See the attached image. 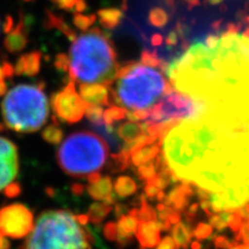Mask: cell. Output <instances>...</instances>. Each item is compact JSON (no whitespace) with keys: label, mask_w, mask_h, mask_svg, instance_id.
<instances>
[{"label":"cell","mask_w":249,"mask_h":249,"mask_svg":"<svg viewBox=\"0 0 249 249\" xmlns=\"http://www.w3.org/2000/svg\"><path fill=\"white\" fill-rule=\"evenodd\" d=\"M163 157L180 181L217 193L223 211L249 202V120L182 121L165 134Z\"/></svg>","instance_id":"cell-1"},{"label":"cell","mask_w":249,"mask_h":249,"mask_svg":"<svg viewBox=\"0 0 249 249\" xmlns=\"http://www.w3.org/2000/svg\"><path fill=\"white\" fill-rule=\"evenodd\" d=\"M175 89L199 103L201 115L249 120V38L240 34L208 36L168 66Z\"/></svg>","instance_id":"cell-2"},{"label":"cell","mask_w":249,"mask_h":249,"mask_svg":"<svg viewBox=\"0 0 249 249\" xmlns=\"http://www.w3.org/2000/svg\"><path fill=\"white\" fill-rule=\"evenodd\" d=\"M73 42L69 70L74 82L103 85L114 82L120 67L113 47L102 31L92 28Z\"/></svg>","instance_id":"cell-3"},{"label":"cell","mask_w":249,"mask_h":249,"mask_svg":"<svg viewBox=\"0 0 249 249\" xmlns=\"http://www.w3.org/2000/svg\"><path fill=\"white\" fill-rule=\"evenodd\" d=\"M90 231L66 210L45 211L27 236L22 249H91Z\"/></svg>","instance_id":"cell-4"},{"label":"cell","mask_w":249,"mask_h":249,"mask_svg":"<svg viewBox=\"0 0 249 249\" xmlns=\"http://www.w3.org/2000/svg\"><path fill=\"white\" fill-rule=\"evenodd\" d=\"M114 81L113 97L131 112L150 110L170 89L159 71L143 64L121 67Z\"/></svg>","instance_id":"cell-5"},{"label":"cell","mask_w":249,"mask_h":249,"mask_svg":"<svg viewBox=\"0 0 249 249\" xmlns=\"http://www.w3.org/2000/svg\"><path fill=\"white\" fill-rule=\"evenodd\" d=\"M5 126L20 133L40 130L49 116V102L42 85L20 84L6 92L1 103Z\"/></svg>","instance_id":"cell-6"},{"label":"cell","mask_w":249,"mask_h":249,"mask_svg":"<svg viewBox=\"0 0 249 249\" xmlns=\"http://www.w3.org/2000/svg\"><path fill=\"white\" fill-rule=\"evenodd\" d=\"M109 151V145L102 136L92 132H77L60 144L57 161L66 174L75 178H88L103 168Z\"/></svg>","instance_id":"cell-7"},{"label":"cell","mask_w":249,"mask_h":249,"mask_svg":"<svg viewBox=\"0 0 249 249\" xmlns=\"http://www.w3.org/2000/svg\"><path fill=\"white\" fill-rule=\"evenodd\" d=\"M202 112L204 108L191 97L178 90H169L147 110L144 126H158L162 130L174 122L196 119Z\"/></svg>","instance_id":"cell-8"},{"label":"cell","mask_w":249,"mask_h":249,"mask_svg":"<svg viewBox=\"0 0 249 249\" xmlns=\"http://www.w3.org/2000/svg\"><path fill=\"white\" fill-rule=\"evenodd\" d=\"M35 227L34 214L22 204L0 209V235L13 239L27 237Z\"/></svg>","instance_id":"cell-9"},{"label":"cell","mask_w":249,"mask_h":249,"mask_svg":"<svg viewBox=\"0 0 249 249\" xmlns=\"http://www.w3.org/2000/svg\"><path fill=\"white\" fill-rule=\"evenodd\" d=\"M52 107L56 116L70 124L79 122L85 115L88 108L79 93L76 91L73 80L53 97Z\"/></svg>","instance_id":"cell-10"},{"label":"cell","mask_w":249,"mask_h":249,"mask_svg":"<svg viewBox=\"0 0 249 249\" xmlns=\"http://www.w3.org/2000/svg\"><path fill=\"white\" fill-rule=\"evenodd\" d=\"M18 169L17 147L11 140L0 136V191L14 182Z\"/></svg>","instance_id":"cell-11"},{"label":"cell","mask_w":249,"mask_h":249,"mask_svg":"<svg viewBox=\"0 0 249 249\" xmlns=\"http://www.w3.org/2000/svg\"><path fill=\"white\" fill-rule=\"evenodd\" d=\"M79 96L88 107L109 105V91L103 84L83 83L79 88Z\"/></svg>","instance_id":"cell-12"},{"label":"cell","mask_w":249,"mask_h":249,"mask_svg":"<svg viewBox=\"0 0 249 249\" xmlns=\"http://www.w3.org/2000/svg\"><path fill=\"white\" fill-rule=\"evenodd\" d=\"M138 224V218L129 213L119 218L118 222H116V232H118V236H116L115 242L120 248H124L132 243L133 237L137 231Z\"/></svg>","instance_id":"cell-13"},{"label":"cell","mask_w":249,"mask_h":249,"mask_svg":"<svg viewBox=\"0 0 249 249\" xmlns=\"http://www.w3.org/2000/svg\"><path fill=\"white\" fill-rule=\"evenodd\" d=\"M160 230L156 221H140L135 232L142 249H152L160 242Z\"/></svg>","instance_id":"cell-14"},{"label":"cell","mask_w":249,"mask_h":249,"mask_svg":"<svg viewBox=\"0 0 249 249\" xmlns=\"http://www.w3.org/2000/svg\"><path fill=\"white\" fill-rule=\"evenodd\" d=\"M42 54L38 51L31 52L21 56L16 65L15 71L18 75L25 74L27 76H35L40 71Z\"/></svg>","instance_id":"cell-15"},{"label":"cell","mask_w":249,"mask_h":249,"mask_svg":"<svg viewBox=\"0 0 249 249\" xmlns=\"http://www.w3.org/2000/svg\"><path fill=\"white\" fill-rule=\"evenodd\" d=\"M26 44L27 38L24 30V24H23V21L20 20L19 25L15 28V30L10 31L7 34L4 40V46L10 52L16 53L24 49Z\"/></svg>","instance_id":"cell-16"},{"label":"cell","mask_w":249,"mask_h":249,"mask_svg":"<svg viewBox=\"0 0 249 249\" xmlns=\"http://www.w3.org/2000/svg\"><path fill=\"white\" fill-rule=\"evenodd\" d=\"M192 224L185 222H178L174 225L171 233L178 249H188L192 240Z\"/></svg>","instance_id":"cell-17"},{"label":"cell","mask_w":249,"mask_h":249,"mask_svg":"<svg viewBox=\"0 0 249 249\" xmlns=\"http://www.w3.org/2000/svg\"><path fill=\"white\" fill-rule=\"evenodd\" d=\"M112 180L110 177L101 178L95 184H89L87 187L89 196L96 200L104 201L112 193Z\"/></svg>","instance_id":"cell-18"},{"label":"cell","mask_w":249,"mask_h":249,"mask_svg":"<svg viewBox=\"0 0 249 249\" xmlns=\"http://www.w3.org/2000/svg\"><path fill=\"white\" fill-rule=\"evenodd\" d=\"M159 154L158 144H146L132 152L130 156V162L134 166H140L146 162H150L157 157Z\"/></svg>","instance_id":"cell-19"},{"label":"cell","mask_w":249,"mask_h":249,"mask_svg":"<svg viewBox=\"0 0 249 249\" xmlns=\"http://www.w3.org/2000/svg\"><path fill=\"white\" fill-rule=\"evenodd\" d=\"M145 126L135 124L133 122H129L126 124H123L118 129V135L124 140L126 144L134 143L138 138L142 137L143 134V130Z\"/></svg>","instance_id":"cell-20"},{"label":"cell","mask_w":249,"mask_h":249,"mask_svg":"<svg viewBox=\"0 0 249 249\" xmlns=\"http://www.w3.org/2000/svg\"><path fill=\"white\" fill-rule=\"evenodd\" d=\"M114 193L124 198L133 196L137 191V185L133 178L128 176H121L114 182Z\"/></svg>","instance_id":"cell-21"},{"label":"cell","mask_w":249,"mask_h":249,"mask_svg":"<svg viewBox=\"0 0 249 249\" xmlns=\"http://www.w3.org/2000/svg\"><path fill=\"white\" fill-rule=\"evenodd\" d=\"M112 206L106 204V202H93L89 207L88 216L89 221L93 225H101L106 216L112 211Z\"/></svg>","instance_id":"cell-22"},{"label":"cell","mask_w":249,"mask_h":249,"mask_svg":"<svg viewBox=\"0 0 249 249\" xmlns=\"http://www.w3.org/2000/svg\"><path fill=\"white\" fill-rule=\"evenodd\" d=\"M100 24L106 28H114L123 17V13L118 9H104L98 12Z\"/></svg>","instance_id":"cell-23"},{"label":"cell","mask_w":249,"mask_h":249,"mask_svg":"<svg viewBox=\"0 0 249 249\" xmlns=\"http://www.w3.org/2000/svg\"><path fill=\"white\" fill-rule=\"evenodd\" d=\"M138 219L140 221H156L157 220V212L151 207L145 199V196H140V208L138 209Z\"/></svg>","instance_id":"cell-24"},{"label":"cell","mask_w":249,"mask_h":249,"mask_svg":"<svg viewBox=\"0 0 249 249\" xmlns=\"http://www.w3.org/2000/svg\"><path fill=\"white\" fill-rule=\"evenodd\" d=\"M232 212L229 211H222L220 213L213 214L212 216L209 217V224L211 225L213 229H215L218 231H222L224 229H227L229 225V220L231 216Z\"/></svg>","instance_id":"cell-25"},{"label":"cell","mask_w":249,"mask_h":249,"mask_svg":"<svg viewBox=\"0 0 249 249\" xmlns=\"http://www.w3.org/2000/svg\"><path fill=\"white\" fill-rule=\"evenodd\" d=\"M127 116V111L124 108L119 106H111L103 113V121L106 124H113L114 122L121 121Z\"/></svg>","instance_id":"cell-26"},{"label":"cell","mask_w":249,"mask_h":249,"mask_svg":"<svg viewBox=\"0 0 249 249\" xmlns=\"http://www.w3.org/2000/svg\"><path fill=\"white\" fill-rule=\"evenodd\" d=\"M42 136L47 142H50L52 144H58L61 142L64 133H62V130L56 124H53L43 131Z\"/></svg>","instance_id":"cell-27"},{"label":"cell","mask_w":249,"mask_h":249,"mask_svg":"<svg viewBox=\"0 0 249 249\" xmlns=\"http://www.w3.org/2000/svg\"><path fill=\"white\" fill-rule=\"evenodd\" d=\"M137 175L140 180L145 181V183L150 182L151 180L157 176V169L155 166V162L152 160L150 162H146L144 164L137 167Z\"/></svg>","instance_id":"cell-28"},{"label":"cell","mask_w":249,"mask_h":249,"mask_svg":"<svg viewBox=\"0 0 249 249\" xmlns=\"http://www.w3.org/2000/svg\"><path fill=\"white\" fill-rule=\"evenodd\" d=\"M48 20H49V25L50 27H56L59 30H61L62 33H65L67 35V36L70 38L71 41H74L76 38V36L74 34V31L70 28L69 26H67L66 23L62 21L61 19H59L56 16H54L53 14H49L48 16Z\"/></svg>","instance_id":"cell-29"},{"label":"cell","mask_w":249,"mask_h":249,"mask_svg":"<svg viewBox=\"0 0 249 249\" xmlns=\"http://www.w3.org/2000/svg\"><path fill=\"white\" fill-rule=\"evenodd\" d=\"M213 233V228L210 224L200 222L192 231V236L197 241H204L209 239Z\"/></svg>","instance_id":"cell-30"},{"label":"cell","mask_w":249,"mask_h":249,"mask_svg":"<svg viewBox=\"0 0 249 249\" xmlns=\"http://www.w3.org/2000/svg\"><path fill=\"white\" fill-rule=\"evenodd\" d=\"M103 109L101 106H89L85 110V116L93 124H99L103 122Z\"/></svg>","instance_id":"cell-31"},{"label":"cell","mask_w":249,"mask_h":249,"mask_svg":"<svg viewBox=\"0 0 249 249\" xmlns=\"http://www.w3.org/2000/svg\"><path fill=\"white\" fill-rule=\"evenodd\" d=\"M96 21V16H83L81 14H76L74 18V24L81 30H87Z\"/></svg>","instance_id":"cell-32"},{"label":"cell","mask_w":249,"mask_h":249,"mask_svg":"<svg viewBox=\"0 0 249 249\" xmlns=\"http://www.w3.org/2000/svg\"><path fill=\"white\" fill-rule=\"evenodd\" d=\"M150 20L156 26H163L167 21L166 14L164 11H162L160 9L153 10L150 14Z\"/></svg>","instance_id":"cell-33"},{"label":"cell","mask_w":249,"mask_h":249,"mask_svg":"<svg viewBox=\"0 0 249 249\" xmlns=\"http://www.w3.org/2000/svg\"><path fill=\"white\" fill-rule=\"evenodd\" d=\"M213 243L216 247V249H230L231 247H232L233 245L238 244L235 240L231 241L225 236H215L213 238Z\"/></svg>","instance_id":"cell-34"},{"label":"cell","mask_w":249,"mask_h":249,"mask_svg":"<svg viewBox=\"0 0 249 249\" xmlns=\"http://www.w3.org/2000/svg\"><path fill=\"white\" fill-rule=\"evenodd\" d=\"M103 233H104V237L108 241H110V242H115L116 236H118V232H116V223L113 221L107 222L103 229Z\"/></svg>","instance_id":"cell-35"},{"label":"cell","mask_w":249,"mask_h":249,"mask_svg":"<svg viewBox=\"0 0 249 249\" xmlns=\"http://www.w3.org/2000/svg\"><path fill=\"white\" fill-rule=\"evenodd\" d=\"M21 191H22V188L19 183H11L10 185H7L5 187V189L3 190L5 196L9 197V198H15L19 196L21 194Z\"/></svg>","instance_id":"cell-36"},{"label":"cell","mask_w":249,"mask_h":249,"mask_svg":"<svg viewBox=\"0 0 249 249\" xmlns=\"http://www.w3.org/2000/svg\"><path fill=\"white\" fill-rule=\"evenodd\" d=\"M244 222H245V221H243L242 219H241V218H240L235 212H232V213H231V218H230V220H229L228 225H229L230 229H231L233 232L238 233L239 231L241 230V228H242V225H243Z\"/></svg>","instance_id":"cell-37"},{"label":"cell","mask_w":249,"mask_h":249,"mask_svg":"<svg viewBox=\"0 0 249 249\" xmlns=\"http://www.w3.org/2000/svg\"><path fill=\"white\" fill-rule=\"evenodd\" d=\"M142 64L146 65V66H150V67H156L159 65V59L158 57L155 55L153 53L150 52H146L144 51L142 55Z\"/></svg>","instance_id":"cell-38"},{"label":"cell","mask_w":249,"mask_h":249,"mask_svg":"<svg viewBox=\"0 0 249 249\" xmlns=\"http://www.w3.org/2000/svg\"><path fill=\"white\" fill-rule=\"evenodd\" d=\"M156 249H178L174 238L171 236H166L160 240L159 244L156 246Z\"/></svg>","instance_id":"cell-39"},{"label":"cell","mask_w":249,"mask_h":249,"mask_svg":"<svg viewBox=\"0 0 249 249\" xmlns=\"http://www.w3.org/2000/svg\"><path fill=\"white\" fill-rule=\"evenodd\" d=\"M54 3H56L60 9L68 11H76V6L78 0H52Z\"/></svg>","instance_id":"cell-40"},{"label":"cell","mask_w":249,"mask_h":249,"mask_svg":"<svg viewBox=\"0 0 249 249\" xmlns=\"http://www.w3.org/2000/svg\"><path fill=\"white\" fill-rule=\"evenodd\" d=\"M233 212H235L243 221H248L249 220V202L237 208Z\"/></svg>","instance_id":"cell-41"},{"label":"cell","mask_w":249,"mask_h":249,"mask_svg":"<svg viewBox=\"0 0 249 249\" xmlns=\"http://www.w3.org/2000/svg\"><path fill=\"white\" fill-rule=\"evenodd\" d=\"M159 191H160V189L158 188V187H156L155 185L150 184V183H147L144 187V194L146 196V197L150 198V199L156 198V196H157V194L159 193Z\"/></svg>","instance_id":"cell-42"},{"label":"cell","mask_w":249,"mask_h":249,"mask_svg":"<svg viewBox=\"0 0 249 249\" xmlns=\"http://www.w3.org/2000/svg\"><path fill=\"white\" fill-rule=\"evenodd\" d=\"M55 66L64 71H68L69 70V58L65 54H59L55 61Z\"/></svg>","instance_id":"cell-43"},{"label":"cell","mask_w":249,"mask_h":249,"mask_svg":"<svg viewBox=\"0 0 249 249\" xmlns=\"http://www.w3.org/2000/svg\"><path fill=\"white\" fill-rule=\"evenodd\" d=\"M199 207L201 208L202 211H204V212L206 213V215H208L209 217L212 216V215L214 214V213L212 212V210H211V206H210L209 199H202V200H200Z\"/></svg>","instance_id":"cell-44"},{"label":"cell","mask_w":249,"mask_h":249,"mask_svg":"<svg viewBox=\"0 0 249 249\" xmlns=\"http://www.w3.org/2000/svg\"><path fill=\"white\" fill-rule=\"evenodd\" d=\"M114 212H115V216L120 218L121 216L127 214L129 212V210L127 209L126 206L123 204H116L114 207Z\"/></svg>","instance_id":"cell-45"},{"label":"cell","mask_w":249,"mask_h":249,"mask_svg":"<svg viewBox=\"0 0 249 249\" xmlns=\"http://www.w3.org/2000/svg\"><path fill=\"white\" fill-rule=\"evenodd\" d=\"M71 191L75 196H82L84 192V186L81 184H73L71 186Z\"/></svg>","instance_id":"cell-46"},{"label":"cell","mask_w":249,"mask_h":249,"mask_svg":"<svg viewBox=\"0 0 249 249\" xmlns=\"http://www.w3.org/2000/svg\"><path fill=\"white\" fill-rule=\"evenodd\" d=\"M76 218H77V221L79 222V224H81L82 227H87L88 223L89 222V216H88V214L76 215Z\"/></svg>","instance_id":"cell-47"},{"label":"cell","mask_w":249,"mask_h":249,"mask_svg":"<svg viewBox=\"0 0 249 249\" xmlns=\"http://www.w3.org/2000/svg\"><path fill=\"white\" fill-rule=\"evenodd\" d=\"M101 178L102 177H101V175L99 173H93L88 177V181L89 184H95L100 180Z\"/></svg>","instance_id":"cell-48"},{"label":"cell","mask_w":249,"mask_h":249,"mask_svg":"<svg viewBox=\"0 0 249 249\" xmlns=\"http://www.w3.org/2000/svg\"><path fill=\"white\" fill-rule=\"evenodd\" d=\"M11 244L9 241L5 239V237L0 235V249H10Z\"/></svg>","instance_id":"cell-49"},{"label":"cell","mask_w":249,"mask_h":249,"mask_svg":"<svg viewBox=\"0 0 249 249\" xmlns=\"http://www.w3.org/2000/svg\"><path fill=\"white\" fill-rule=\"evenodd\" d=\"M6 89H7V88H6V84L4 83V81L0 82V96H3Z\"/></svg>","instance_id":"cell-50"},{"label":"cell","mask_w":249,"mask_h":249,"mask_svg":"<svg viewBox=\"0 0 249 249\" xmlns=\"http://www.w3.org/2000/svg\"><path fill=\"white\" fill-rule=\"evenodd\" d=\"M166 207L167 206L164 204V202H160V204H158L157 207H156V210H157V212H162V211H164Z\"/></svg>","instance_id":"cell-51"},{"label":"cell","mask_w":249,"mask_h":249,"mask_svg":"<svg viewBox=\"0 0 249 249\" xmlns=\"http://www.w3.org/2000/svg\"><path fill=\"white\" fill-rule=\"evenodd\" d=\"M191 249H201V244L199 243V241H193L191 243Z\"/></svg>","instance_id":"cell-52"},{"label":"cell","mask_w":249,"mask_h":249,"mask_svg":"<svg viewBox=\"0 0 249 249\" xmlns=\"http://www.w3.org/2000/svg\"><path fill=\"white\" fill-rule=\"evenodd\" d=\"M3 78H4V74H3V70L2 67H0V82L3 81Z\"/></svg>","instance_id":"cell-53"},{"label":"cell","mask_w":249,"mask_h":249,"mask_svg":"<svg viewBox=\"0 0 249 249\" xmlns=\"http://www.w3.org/2000/svg\"><path fill=\"white\" fill-rule=\"evenodd\" d=\"M240 249H249V244L240 245Z\"/></svg>","instance_id":"cell-54"},{"label":"cell","mask_w":249,"mask_h":249,"mask_svg":"<svg viewBox=\"0 0 249 249\" xmlns=\"http://www.w3.org/2000/svg\"><path fill=\"white\" fill-rule=\"evenodd\" d=\"M230 249H240V244H236V245H233L232 247H231Z\"/></svg>","instance_id":"cell-55"}]
</instances>
